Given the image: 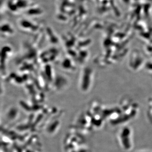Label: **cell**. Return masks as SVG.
<instances>
[{
    "mask_svg": "<svg viewBox=\"0 0 152 152\" xmlns=\"http://www.w3.org/2000/svg\"><path fill=\"white\" fill-rule=\"evenodd\" d=\"M117 139L120 146L125 151H129L132 147L131 129L128 126L120 129L117 134Z\"/></svg>",
    "mask_w": 152,
    "mask_h": 152,
    "instance_id": "cell-1",
    "label": "cell"
}]
</instances>
